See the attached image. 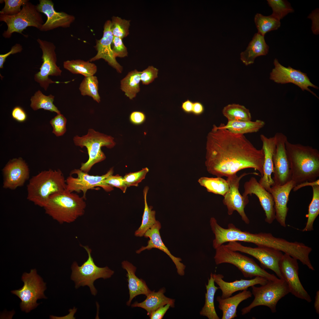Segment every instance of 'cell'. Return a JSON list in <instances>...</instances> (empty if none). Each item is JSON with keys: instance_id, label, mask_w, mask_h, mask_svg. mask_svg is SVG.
I'll list each match as a JSON object with an SVG mask.
<instances>
[{"instance_id": "7", "label": "cell", "mask_w": 319, "mask_h": 319, "mask_svg": "<svg viewBox=\"0 0 319 319\" xmlns=\"http://www.w3.org/2000/svg\"><path fill=\"white\" fill-rule=\"evenodd\" d=\"M252 294L254 299L248 306L242 308L241 314L244 315L251 309L259 306L268 307L272 313L276 312V305L281 298L290 293L289 288L283 279L276 281H268L265 284L260 287H251Z\"/></svg>"}, {"instance_id": "46", "label": "cell", "mask_w": 319, "mask_h": 319, "mask_svg": "<svg viewBox=\"0 0 319 319\" xmlns=\"http://www.w3.org/2000/svg\"><path fill=\"white\" fill-rule=\"evenodd\" d=\"M122 39L113 36L112 43V48L114 55L117 57L123 58L128 56L127 48L124 45Z\"/></svg>"}, {"instance_id": "47", "label": "cell", "mask_w": 319, "mask_h": 319, "mask_svg": "<svg viewBox=\"0 0 319 319\" xmlns=\"http://www.w3.org/2000/svg\"><path fill=\"white\" fill-rule=\"evenodd\" d=\"M158 69L153 66H149L141 71L140 79L143 84L148 85L158 77Z\"/></svg>"}, {"instance_id": "48", "label": "cell", "mask_w": 319, "mask_h": 319, "mask_svg": "<svg viewBox=\"0 0 319 319\" xmlns=\"http://www.w3.org/2000/svg\"><path fill=\"white\" fill-rule=\"evenodd\" d=\"M105 182L113 187H115L121 189L125 193L128 187L123 177L119 175H109L105 180Z\"/></svg>"}, {"instance_id": "9", "label": "cell", "mask_w": 319, "mask_h": 319, "mask_svg": "<svg viewBox=\"0 0 319 319\" xmlns=\"http://www.w3.org/2000/svg\"><path fill=\"white\" fill-rule=\"evenodd\" d=\"M0 21L5 22L7 29L2 34L5 38H10L12 34L17 32L23 35V31L29 27L39 30L44 24L42 16L35 6L29 1L22 6L21 11L12 15H0Z\"/></svg>"}, {"instance_id": "30", "label": "cell", "mask_w": 319, "mask_h": 319, "mask_svg": "<svg viewBox=\"0 0 319 319\" xmlns=\"http://www.w3.org/2000/svg\"><path fill=\"white\" fill-rule=\"evenodd\" d=\"M265 122L260 120L254 121H228L225 125L221 123L218 127L228 130L230 132L244 135L245 134L256 133L265 125Z\"/></svg>"}, {"instance_id": "41", "label": "cell", "mask_w": 319, "mask_h": 319, "mask_svg": "<svg viewBox=\"0 0 319 319\" xmlns=\"http://www.w3.org/2000/svg\"><path fill=\"white\" fill-rule=\"evenodd\" d=\"M269 6L272 9V15L280 20L294 10L287 1L282 0H267Z\"/></svg>"}, {"instance_id": "52", "label": "cell", "mask_w": 319, "mask_h": 319, "mask_svg": "<svg viewBox=\"0 0 319 319\" xmlns=\"http://www.w3.org/2000/svg\"><path fill=\"white\" fill-rule=\"evenodd\" d=\"M170 307V305L169 304H167L160 307L152 313L149 316L150 319H162Z\"/></svg>"}, {"instance_id": "19", "label": "cell", "mask_w": 319, "mask_h": 319, "mask_svg": "<svg viewBox=\"0 0 319 319\" xmlns=\"http://www.w3.org/2000/svg\"><path fill=\"white\" fill-rule=\"evenodd\" d=\"M3 187L14 190L22 186L29 179L30 171L28 166L21 158L10 161L2 170Z\"/></svg>"}, {"instance_id": "36", "label": "cell", "mask_w": 319, "mask_h": 319, "mask_svg": "<svg viewBox=\"0 0 319 319\" xmlns=\"http://www.w3.org/2000/svg\"><path fill=\"white\" fill-rule=\"evenodd\" d=\"M54 98V96L51 94L45 95L39 90L31 97L30 107L34 110L43 109L60 114V112L53 103Z\"/></svg>"}, {"instance_id": "22", "label": "cell", "mask_w": 319, "mask_h": 319, "mask_svg": "<svg viewBox=\"0 0 319 319\" xmlns=\"http://www.w3.org/2000/svg\"><path fill=\"white\" fill-rule=\"evenodd\" d=\"M296 185L295 183L291 180L284 185H274L270 189L274 203L275 219L280 224L286 227V220L289 209L287 204L289 194Z\"/></svg>"}, {"instance_id": "25", "label": "cell", "mask_w": 319, "mask_h": 319, "mask_svg": "<svg viewBox=\"0 0 319 319\" xmlns=\"http://www.w3.org/2000/svg\"><path fill=\"white\" fill-rule=\"evenodd\" d=\"M213 278L215 282L218 286L219 288L222 291L221 297L224 299L230 297L234 293L240 290H247L248 288L257 284L262 285L265 284L268 281L266 279L260 276H256L250 280L241 279L231 282L224 281V276L221 274H213Z\"/></svg>"}, {"instance_id": "4", "label": "cell", "mask_w": 319, "mask_h": 319, "mask_svg": "<svg viewBox=\"0 0 319 319\" xmlns=\"http://www.w3.org/2000/svg\"><path fill=\"white\" fill-rule=\"evenodd\" d=\"M66 180L60 170L42 171L33 176L27 185V199L43 208L53 194L66 189Z\"/></svg>"}, {"instance_id": "26", "label": "cell", "mask_w": 319, "mask_h": 319, "mask_svg": "<svg viewBox=\"0 0 319 319\" xmlns=\"http://www.w3.org/2000/svg\"><path fill=\"white\" fill-rule=\"evenodd\" d=\"M122 266L127 272L126 276L128 282L129 298L126 304L129 306L132 300L136 296L140 294L146 296L151 291L144 280L136 276L135 272L136 268L132 263L127 261H123L122 263Z\"/></svg>"}, {"instance_id": "35", "label": "cell", "mask_w": 319, "mask_h": 319, "mask_svg": "<svg viewBox=\"0 0 319 319\" xmlns=\"http://www.w3.org/2000/svg\"><path fill=\"white\" fill-rule=\"evenodd\" d=\"M198 182L201 186L205 188L208 192L223 196L229 190L227 180L222 177H201L198 179Z\"/></svg>"}, {"instance_id": "39", "label": "cell", "mask_w": 319, "mask_h": 319, "mask_svg": "<svg viewBox=\"0 0 319 319\" xmlns=\"http://www.w3.org/2000/svg\"><path fill=\"white\" fill-rule=\"evenodd\" d=\"M313 196L311 201L309 204L307 214L305 215L307 218L306 226L302 230V232L313 230L314 222L319 214V185L312 186Z\"/></svg>"}, {"instance_id": "11", "label": "cell", "mask_w": 319, "mask_h": 319, "mask_svg": "<svg viewBox=\"0 0 319 319\" xmlns=\"http://www.w3.org/2000/svg\"><path fill=\"white\" fill-rule=\"evenodd\" d=\"M226 245L233 251L253 256L259 261L261 268L272 270L279 279H283L279 269L280 263L283 255L281 251L266 246L252 248L245 246L236 241L229 242Z\"/></svg>"}, {"instance_id": "49", "label": "cell", "mask_w": 319, "mask_h": 319, "mask_svg": "<svg viewBox=\"0 0 319 319\" xmlns=\"http://www.w3.org/2000/svg\"><path fill=\"white\" fill-rule=\"evenodd\" d=\"M146 115L143 112L135 111L131 112L129 116L130 121L135 125H139L145 121Z\"/></svg>"}, {"instance_id": "28", "label": "cell", "mask_w": 319, "mask_h": 319, "mask_svg": "<svg viewBox=\"0 0 319 319\" xmlns=\"http://www.w3.org/2000/svg\"><path fill=\"white\" fill-rule=\"evenodd\" d=\"M252 293L249 291L244 290L232 297L223 299L218 296L216 300L219 302L218 307L222 311V319H232L237 316V308L242 301L251 297Z\"/></svg>"}, {"instance_id": "55", "label": "cell", "mask_w": 319, "mask_h": 319, "mask_svg": "<svg viewBox=\"0 0 319 319\" xmlns=\"http://www.w3.org/2000/svg\"><path fill=\"white\" fill-rule=\"evenodd\" d=\"M193 102L191 100L187 99L182 102L181 108L185 113L190 114L192 113Z\"/></svg>"}, {"instance_id": "18", "label": "cell", "mask_w": 319, "mask_h": 319, "mask_svg": "<svg viewBox=\"0 0 319 319\" xmlns=\"http://www.w3.org/2000/svg\"><path fill=\"white\" fill-rule=\"evenodd\" d=\"M39 1L36 5L37 10L47 17L46 21L39 30L41 31H47L59 27L68 28L75 21L74 16L64 12H56L51 0H40Z\"/></svg>"}, {"instance_id": "15", "label": "cell", "mask_w": 319, "mask_h": 319, "mask_svg": "<svg viewBox=\"0 0 319 319\" xmlns=\"http://www.w3.org/2000/svg\"><path fill=\"white\" fill-rule=\"evenodd\" d=\"M297 260L284 253L279 264L280 272L283 279L288 286L290 292L297 297L310 302L312 301L311 297L304 288L299 278V267Z\"/></svg>"}, {"instance_id": "42", "label": "cell", "mask_w": 319, "mask_h": 319, "mask_svg": "<svg viewBox=\"0 0 319 319\" xmlns=\"http://www.w3.org/2000/svg\"><path fill=\"white\" fill-rule=\"evenodd\" d=\"M111 22V30L113 36L122 39L129 35L130 20L113 16L112 18Z\"/></svg>"}, {"instance_id": "21", "label": "cell", "mask_w": 319, "mask_h": 319, "mask_svg": "<svg viewBox=\"0 0 319 319\" xmlns=\"http://www.w3.org/2000/svg\"><path fill=\"white\" fill-rule=\"evenodd\" d=\"M111 21L107 20L103 27V35L99 40H96V45L94 46L97 53L89 61L91 62L100 59H103L117 71L121 73L123 67L117 61L112 48V43L113 36L111 30Z\"/></svg>"}, {"instance_id": "23", "label": "cell", "mask_w": 319, "mask_h": 319, "mask_svg": "<svg viewBox=\"0 0 319 319\" xmlns=\"http://www.w3.org/2000/svg\"><path fill=\"white\" fill-rule=\"evenodd\" d=\"M161 227L160 223L157 221L155 224L149 229L144 235L145 237L149 239L148 241L147 245L142 246L136 252L139 254L145 250H150L153 248L159 249L164 252L170 258L175 265L178 274L181 276H183L185 274V266L181 262L182 259L172 255L164 244L160 232Z\"/></svg>"}, {"instance_id": "5", "label": "cell", "mask_w": 319, "mask_h": 319, "mask_svg": "<svg viewBox=\"0 0 319 319\" xmlns=\"http://www.w3.org/2000/svg\"><path fill=\"white\" fill-rule=\"evenodd\" d=\"M215 250L214 258L216 265L223 263L232 264L236 266L246 278L260 276L269 281L279 279L274 274L265 271L252 258L230 249L224 244Z\"/></svg>"}, {"instance_id": "45", "label": "cell", "mask_w": 319, "mask_h": 319, "mask_svg": "<svg viewBox=\"0 0 319 319\" xmlns=\"http://www.w3.org/2000/svg\"><path fill=\"white\" fill-rule=\"evenodd\" d=\"M66 118L61 113L57 114L51 120L50 123L53 128L52 132L57 136L63 135L66 132Z\"/></svg>"}, {"instance_id": "40", "label": "cell", "mask_w": 319, "mask_h": 319, "mask_svg": "<svg viewBox=\"0 0 319 319\" xmlns=\"http://www.w3.org/2000/svg\"><path fill=\"white\" fill-rule=\"evenodd\" d=\"M79 90L82 95L89 96L97 102H100L98 92V81L96 76L85 77L79 85Z\"/></svg>"}, {"instance_id": "17", "label": "cell", "mask_w": 319, "mask_h": 319, "mask_svg": "<svg viewBox=\"0 0 319 319\" xmlns=\"http://www.w3.org/2000/svg\"><path fill=\"white\" fill-rule=\"evenodd\" d=\"M274 68L270 74L271 80L281 84L292 83L300 87L302 91L307 90L318 97L308 87H311L317 89L318 88L311 82L306 74L290 66L285 67L276 58L274 60Z\"/></svg>"}, {"instance_id": "31", "label": "cell", "mask_w": 319, "mask_h": 319, "mask_svg": "<svg viewBox=\"0 0 319 319\" xmlns=\"http://www.w3.org/2000/svg\"><path fill=\"white\" fill-rule=\"evenodd\" d=\"M212 273L210 274L207 284L206 285V290L205 294V303L200 312L201 315L206 316L209 319H219L215 309L214 296L219 287L216 286Z\"/></svg>"}, {"instance_id": "1", "label": "cell", "mask_w": 319, "mask_h": 319, "mask_svg": "<svg viewBox=\"0 0 319 319\" xmlns=\"http://www.w3.org/2000/svg\"><path fill=\"white\" fill-rule=\"evenodd\" d=\"M205 166L209 173L227 177L242 170L252 168L263 175L264 155L242 134L215 125L206 137Z\"/></svg>"}, {"instance_id": "44", "label": "cell", "mask_w": 319, "mask_h": 319, "mask_svg": "<svg viewBox=\"0 0 319 319\" xmlns=\"http://www.w3.org/2000/svg\"><path fill=\"white\" fill-rule=\"evenodd\" d=\"M149 171V169L145 167L140 171L126 174L123 178L127 187L138 186L139 183L145 178Z\"/></svg>"}, {"instance_id": "54", "label": "cell", "mask_w": 319, "mask_h": 319, "mask_svg": "<svg viewBox=\"0 0 319 319\" xmlns=\"http://www.w3.org/2000/svg\"><path fill=\"white\" fill-rule=\"evenodd\" d=\"M204 109L203 105L200 102H195L193 103L192 113L193 114L200 115L204 112Z\"/></svg>"}, {"instance_id": "10", "label": "cell", "mask_w": 319, "mask_h": 319, "mask_svg": "<svg viewBox=\"0 0 319 319\" xmlns=\"http://www.w3.org/2000/svg\"><path fill=\"white\" fill-rule=\"evenodd\" d=\"M22 280L24 283L22 287L11 292L20 299L21 310L28 313L39 305L37 303L38 299L47 298L44 294L46 283L37 274L35 269H31L29 273H24Z\"/></svg>"}, {"instance_id": "38", "label": "cell", "mask_w": 319, "mask_h": 319, "mask_svg": "<svg viewBox=\"0 0 319 319\" xmlns=\"http://www.w3.org/2000/svg\"><path fill=\"white\" fill-rule=\"evenodd\" d=\"M254 21L258 33L264 36L267 32L277 30L281 25L280 20L272 14L264 16L257 13L255 16Z\"/></svg>"}, {"instance_id": "51", "label": "cell", "mask_w": 319, "mask_h": 319, "mask_svg": "<svg viewBox=\"0 0 319 319\" xmlns=\"http://www.w3.org/2000/svg\"><path fill=\"white\" fill-rule=\"evenodd\" d=\"M12 115V118L19 122L25 121L27 118V115L24 110L21 107L17 106L13 109Z\"/></svg>"}, {"instance_id": "3", "label": "cell", "mask_w": 319, "mask_h": 319, "mask_svg": "<svg viewBox=\"0 0 319 319\" xmlns=\"http://www.w3.org/2000/svg\"><path fill=\"white\" fill-rule=\"evenodd\" d=\"M85 199L66 189L51 195L43 208L46 214L60 223H71L84 214Z\"/></svg>"}, {"instance_id": "6", "label": "cell", "mask_w": 319, "mask_h": 319, "mask_svg": "<svg viewBox=\"0 0 319 319\" xmlns=\"http://www.w3.org/2000/svg\"><path fill=\"white\" fill-rule=\"evenodd\" d=\"M75 144L81 148L86 147L89 158L85 162L82 163L80 169L88 173L95 164L106 159V156L101 148L106 147L108 148L113 147L116 144L112 136L95 131L88 130L87 134L82 137L77 135L73 138Z\"/></svg>"}, {"instance_id": "57", "label": "cell", "mask_w": 319, "mask_h": 319, "mask_svg": "<svg viewBox=\"0 0 319 319\" xmlns=\"http://www.w3.org/2000/svg\"><path fill=\"white\" fill-rule=\"evenodd\" d=\"M314 308L316 313L319 314V291H318L316 293L315 296V302L314 303Z\"/></svg>"}, {"instance_id": "50", "label": "cell", "mask_w": 319, "mask_h": 319, "mask_svg": "<svg viewBox=\"0 0 319 319\" xmlns=\"http://www.w3.org/2000/svg\"><path fill=\"white\" fill-rule=\"evenodd\" d=\"M23 49L22 46L20 44L16 43L13 46L8 52L0 55V68L3 69V65L6 58L11 54L21 52Z\"/></svg>"}, {"instance_id": "56", "label": "cell", "mask_w": 319, "mask_h": 319, "mask_svg": "<svg viewBox=\"0 0 319 319\" xmlns=\"http://www.w3.org/2000/svg\"><path fill=\"white\" fill-rule=\"evenodd\" d=\"M315 185H319V179L313 182L306 181L296 185L293 188V190L296 191L301 188L307 186H311Z\"/></svg>"}, {"instance_id": "16", "label": "cell", "mask_w": 319, "mask_h": 319, "mask_svg": "<svg viewBox=\"0 0 319 319\" xmlns=\"http://www.w3.org/2000/svg\"><path fill=\"white\" fill-rule=\"evenodd\" d=\"M274 136L276 147L273 158L274 185H282L291 180V172L286 149L287 136L281 132L276 133Z\"/></svg>"}, {"instance_id": "27", "label": "cell", "mask_w": 319, "mask_h": 319, "mask_svg": "<svg viewBox=\"0 0 319 319\" xmlns=\"http://www.w3.org/2000/svg\"><path fill=\"white\" fill-rule=\"evenodd\" d=\"M165 289L163 287L157 292L154 290L147 295L146 299L143 302L139 303L136 302L131 305L133 307H140L145 309L149 316L152 312L160 307L167 304H169L170 307H175V300L165 296L164 293Z\"/></svg>"}, {"instance_id": "32", "label": "cell", "mask_w": 319, "mask_h": 319, "mask_svg": "<svg viewBox=\"0 0 319 319\" xmlns=\"http://www.w3.org/2000/svg\"><path fill=\"white\" fill-rule=\"evenodd\" d=\"M140 74L141 71L134 70L121 81V89L130 99L135 98L140 91Z\"/></svg>"}, {"instance_id": "29", "label": "cell", "mask_w": 319, "mask_h": 319, "mask_svg": "<svg viewBox=\"0 0 319 319\" xmlns=\"http://www.w3.org/2000/svg\"><path fill=\"white\" fill-rule=\"evenodd\" d=\"M269 46L265 41L264 36L256 33L246 50L241 53V60L245 65L252 64L257 57L267 54Z\"/></svg>"}, {"instance_id": "14", "label": "cell", "mask_w": 319, "mask_h": 319, "mask_svg": "<svg viewBox=\"0 0 319 319\" xmlns=\"http://www.w3.org/2000/svg\"><path fill=\"white\" fill-rule=\"evenodd\" d=\"M250 174L258 175L256 172L244 173L239 176L236 174L227 177V180L229 185V190L224 195L223 200V204L227 210V214L232 215L235 211H236L241 216L242 220L248 224L250 220L245 211V208L249 202L248 197H245L242 196L239 191L240 181L245 176Z\"/></svg>"}, {"instance_id": "13", "label": "cell", "mask_w": 319, "mask_h": 319, "mask_svg": "<svg viewBox=\"0 0 319 319\" xmlns=\"http://www.w3.org/2000/svg\"><path fill=\"white\" fill-rule=\"evenodd\" d=\"M113 168L112 167L104 175H93L80 169H75L71 171V174H75L77 177L75 178L70 175L67 178L66 189L71 192L82 191L83 196L85 198L88 190L96 189L97 187H100L106 192L111 191L113 190V187L106 183L105 180L109 175H113Z\"/></svg>"}, {"instance_id": "2", "label": "cell", "mask_w": 319, "mask_h": 319, "mask_svg": "<svg viewBox=\"0 0 319 319\" xmlns=\"http://www.w3.org/2000/svg\"><path fill=\"white\" fill-rule=\"evenodd\" d=\"M286 153L291 172V180L296 185L313 182L319 177V151L313 147L293 144L288 140Z\"/></svg>"}, {"instance_id": "34", "label": "cell", "mask_w": 319, "mask_h": 319, "mask_svg": "<svg viewBox=\"0 0 319 319\" xmlns=\"http://www.w3.org/2000/svg\"><path fill=\"white\" fill-rule=\"evenodd\" d=\"M149 188L148 186H146L144 189V208L141 223L139 228L135 231L134 234L137 237L143 236L146 232L157 221L155 211L152 210V206H149L147 202V196Z\"/></svg>"}, {"instance_id": "33", "label": "cell", "mask_w": 319, "mask_h": 319, "mask_svg": "<svg viewBox=\"0 0 319 319\" xmlns=\"http://www.w3.org/2000/svg\"><path fill=\"white\" fill-rule=\"evenodd\" d=\"M63 66L73 74H81L85 77L94 76L97 69L96 65L89 61H85L80 59L64 61Z\"/></svg>"}, {"instance_id": "20", "label": "cell", "mask_w": 319, "mask_h": 319, "mask_svg": "<svg viewBox=\"0 0 319 319\" xmlns=\"http://www.w3.org/2000/svg\"><path fill=\"white\" fill-rule=\"evenodd\" d=\"M244 191L242 196L248 197V195H255L258 198L260 204L264 210L266 215L265 221L271 224L275 219L274 203L271 194L267 191L254 177L244 183Z\"/></svg>"}, {"instance_id": "53", "label": "cell", "mask_w": 319, "mask_h": 319, "mask_svg": "<svg viewBox=\"0 0 319 319\" xmlns=\"http://www.w3.org/2000/svg\"><path fill=\"white\" fill-rule=\"evenodd\" d=\"M308 17L312 21V30L313 33L318 34L319 33V11L318 9L314 10Z\"/></svg>"}, {"instance_id": "24", "label": "cell", "mask_w": 319, "mask_h": 319, "mask_svg": "<svg viewBox=\"0 0 319 319\" xmlns=\"http://www.w3.org/2000/svg\"><path fill=\"white\" fill-rule=\"evenodd\" d=\"M262 143V149L264 155L263 175L259 181L261 185L270 192L271 187L274 185L271 177L274 172L273 156L276 147V140L274 136L267 137L261 134L260 136Z\"/></svg>"}, {"instance_id": "37", "label": "cell", "mask_w": 319, "mask_h": 319, "mask_svg": "<svg viewBox=\"0 0 319 319\" xmlns=\"http://www.w3.org/2000/svg\"><path fill=\"white\" fill-rule=\"evenodd\" d=\"M222 113L228 121H249L251 116L249 109L238 104H229L223 108Z\"/></svg>"}, {"instance_id": "43", "label": "cell", "mask_w": 319, "mask_h": 319, "mask_svg": "<svg viewBox=\"0 0 319 319\" xmlns=\"http://www.w3.org/2000/svg\"><path fill=\"white\" fill-rule=\"evenodd\" d=\"M5 5L0 11V15H12L19 13L21 6L26 4L27 0H4Z\"/></svg>"}, {"instance_id": "8", "label": "cell", "mask_w": 319, "mask_h": 319, "mask_svg": "<svg viewBox=\"0 0 319 319\" xmlns=\"http://www.w3.org/2000/svg\"><path fill=\"white\" fill-rule=\"evenodd\" d=\"M83 247L88 253V258L80 266L75 261L73 263L71 279L74 281L76 288L81 286H87L90 288L92 294L95 296L97 291L94 285L95 281L100 278L104 279L110 278L113 275L114 271L107 266L102 268L97 266L92 257L91 249L88 246H83Z\"/></svg>"}, {"instance_id": "12", "label": "cell", "mask_w": 319, "mask_h": 319, "mask_svg": "<svg viewBox=\"0 0 319 319\" xmlns=\"http://www.w3.org/2000/svg\"><path fill=\"white\" fill-rule=\"evenodd\" d=\"M37 41L42 51L43 63L40 71L34 76L35 81L46 91L50 84L58 82H54L49 78V76H61V70L56 64L57 57L55 51L56 46L52 43L38 38Z\"/></svg>"}]
</instances>
